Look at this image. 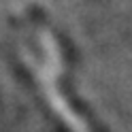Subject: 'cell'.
<instances>
[{"mask_svg":"<svg viewBox=\"0 0 132 132\" xmlns=\"http://www.w3.org/2000/svg\"><path fill=\"white\" fill-rule=\"evenodd\" d=\"M38 51H40V62L34 64L36 68V77H38V83L40 87L47 92L49 100H51V109L60 115V117L64 119L66 128H68L70 132H87V128L83 126V121H81V117L77 119V113L75 109L66 102V98L62 94V89L57 87V75H60V53H57V47L55 43L51 40V36L47 34V32H40L38 36Z\"/></svg>","mask_w":132,"mask_h":132,"instance_id":"1","label":"cell"}]
</instances>
